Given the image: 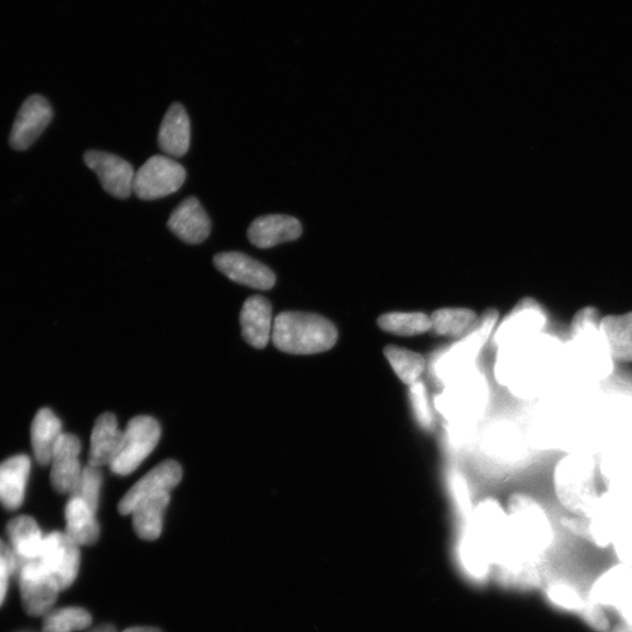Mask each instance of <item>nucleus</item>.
Masks as SVG:
<instances>
[{"label":"nucleus","instance_id":"4468645a","mask_svg":"<svg viewBox=\"0 0 632 632\" xmlns=\"http://www.w3.org/2000/svg\"><path fill=\"white\" fill-rule=\"evenodd\" d=\"M81 442L75 435L62 434L51 464V482L59 493L73 495L78 489L83 467L80 461Z\"/></svg>","mask_w":632,"mask_h":632},{"label":"nucleus","instance_id":"e433bc0d","mask_svg":"<svg viewBox=\"0 0 632 632\" xmlns=\"http://www.w3.org/2000/svg\"><path fill=\"white\" fill-rule=\"evenodd\" d=\"M578 615L593 630L597 632L610 631V621L602 606L586 600L584 607L578 611Z\"/></svg>","mask_w":632,"mask_h":632},{"label":"nucleus","instance_id":"f257e3e1","mask_svg":"<svg viewBox=\"0 0 632 632\" xmlns=\"http://www.w3.org/2000/svg\"><path fill=\"white\" fill-rule=\"evenodd\" d=\"M496 378L519 398H545L565 386V346L540 335L499 348Z\"/></svg>","mask_w":632,"mask_h":632},{"label":"nucleus","instance_id":"ddd939ff","mask_svg":"<svg viewBox=\"0 0 632 632\" xmlns=\"http://www.w3.org/2000/svg\"><path fill=\"white\" fill-rule=\"evenodd\" d=\"M215 269L237 284L269 291L276 284V274L262 262L242 253H222L213 258Z\"/></svg>","mask_w":632,"mask_h":632},{"label":"nucleus","instance_id":"b1692460","mask_svg":"<svg viewBox=\"0 0 632 632\" xmlns=\"http://www.w3.org/2000/svg\"><path fill=\"white\" fill-rule=\"evenodd\" d=\"M96 512L79 496L71 495L65 508L66 531L73 541L81 546H92L100 537Z\"/></svg>","mask_w":632,"mask_h":632},{"label":"nucleus","instance_id":"7ed1b4c3","mask_svg":"<svg viewBox=\"0 0 632 632\" xmlns=\"http://www.w3.org/2000/svg\"><path fill=\"white\" fill-rule=\"evenodd\" d=\"M597 463L594 456L567 454L555 465L553 485L560 504L574 515L592 518L602 494L596 484Z\"/></svg>","mask_w":632,"mask_h":632},{"label":"nucleus","instance_id":"2f4dec72","mask_svg":"<svg viewBox=\"0 0 632 632\" xmlns=\"http://www.w3.org/2000/svg\"><path fill=\"white\" fill-rule=\"evenodd\" d=\"M91 613L82 608L70 607L51 610L44 617L43 632H74L87 629Z\"/></svg>","mask_w":632,"mask_h":632},{"label":"nucleus","instance_id":"cd10ccee","mask_svg":"<svg viewBox=\"0 0 632 632\" xmlns=\"http://www.w3.org/2000/svg\"><path fill=\"white\" fill-rule=\"evenodd\" d=\"M382 330L398 337H414L431 331L430 316L421 312H393L379 316Z\"/></svg>","mask_w":632,"mask_h":632},{"label":"nucleus","instance_id":"5701e85b","mask_svg":"<svg viewBox=\"0 0 632 632\" xmlns=\"http://www.w3.org/2000/svg\"><path fill=\"white\" fill-rule=\"evenodd\" d=\"M7 534L16 563L39 560L45 536L35 519L27 515L14 518L8 524Z\"/></svg>","mask_w":632,"mask_h":632},{"label":"nucleus","instance_id":"1a4fd4ad","mask_svg":"<svg viewBox=\"0 0 632 632\" xmlns=\"http://www.w3.org/2000/svg\"><path fill=\"white\" fill-rule=\"evenodd\" d=\"M54 119V109L42 95L26 98L14 120L10 145L15 152H24L35 143Z\"/></svg>","mask_w":632,"mask_h":632},{"label":"nucleus","instance_id":"6ab92c4d","mask_svg":"<svg viewBox=\"0 0 632 632\" xmlns=\"http://www.w3.org/2000/svg\"><path fill=\"white\" fill-rule=\"evenodd\" d=\"M124 440V432L119 429L118 420L110 412L98 416L95 421L92 437L89 464L95 468L112 465L118 456Z\"/></svg>","mask_w":632,"mask_h":632},{"label":"nucleus","instance_id":"412c9836","mask_svg":"<svg viewBox=\"0 0 632 632\" xmlns=\"http://www.w3.org/2000/svg\"><path fill=\"white\" fill-rule=\"evenodd\" d=\"M31 459L25 455L13 456L0 464V504L10 511L23 505Z\"/></svg>","mask_w":632,"mask_h":632},{"label":"nucleus","instance_id":"c85d7f7f","mask_svg":"<svg viewBox=\"0 0 632 632\" xmlns=\"http://www.w3.org/2000/svg\"><path fill=\"white\" fill-rule=\"evenodd\" d=\"M431 331L441 337H458L477 321V314L467 308H443L430 316Z\"/></svg>","mask_w":632,"mask_h":632},{"label":"nucleus","instance_id":"f03ea898","mask_svg":"<svg viewBox=\"0 0 632 632\" xmlns=\"http://www.w3.org/2000/svg\"><path fill=\"white\" fill-rule=\"evenodd\" d=\"M595 307L580 309L571 323L565 346V386L589 387L608 379L615 368Z\"/></svg>","mask_w":632,"mask_h":632},{"label":"nucleus","instance_id":"9b49d317","mask_svg":"<svg viewBox=\"0 0 632 632\" xmlns=\"http://www.w3.org/2000/svg\"><path fill=\"white\" fill-rule=\"evenodd\" d=\"M182 477L183 471L176 460L162 461L124 495L119 503V512L129 515L149 498L171 493L179 484Z\"/></svg>","mask_w":632,"mask_h":632},{"label":"nucleus","instance_id":"39448f33","mask_svg":"<svg viewBox=\"0 0 632 632\" xmlns=\"http://www.w3.org/2000/svg\"><path fill=\"white\" fill-rule=\"evenodd\" d=\"M161 438V426L151 416H138L124 431L120 452L110 465L113 473L129 476L151 455Z\"/></svg>","mask_w":632,"mask_h":632},{"label":"nucleus","instance_id":"bb28decb","mask_svg":"<svg viewBox=\"0 0 632 632\" xmlns=\"http://www.w3.org/2000/svg\"><path fill=\"white\" fill-rule=\"evenodd\" d=\"M171 503V493H160L140 504L132 515V527L143 540L154 541L160 538L163 528V515Z\"/></svg>","mask_w":632,"mask_h":632},{"label":"nucleus","instance_id":"4c0bfd02","mask_svg":"<svg viewBox=\"0 0 632 632\" xmlns=\"http://www.w3.org/2000/svg\"><path fill=\"white\" fill-rule=\"evenodd\" d=\"M411 401L420 422L424 426H430L431 413L429 410L424 387L422 384H420V382L411 386Z\"/></svg>","mask_w":632,"mask_h":632},{"label":"nucleus","instance_id":"c9c22d12","mask_svg":"<svg viewBox=\"0 0 632 632\" xmlns=\"http://www.w3.org/2000/svg\"><path fill=\"white\" fill-rule=\"evenodd\" d=\"M16 559L2 539H0V607L3 606L9 589L10 580L15 576Z\"/></svg>","mask_w":632,"mask_h":632},{"label":"nucleus","instance_id":"6e6552de","mask_svg":"<svg viewBox=\"0 0 632 632\" xmlns=\"http://www.w3.org/2000/svg\"><path fill=\"white\" fill-rule=\"evenodd\" d=\"M39 561L62 592L70 588L78 576L80 546L65 531H54L44 538Z\"/></svg>","mask_w":632,"mask_h":632},{"label":"nucleus","instance_id":"9d476101","mask_svg":"<svg viewBox=\"0 0 632 632\" xmlns=\"http://www.w3.org/2000/svg\"><path fill=\"white\" fill-rule=\"evenodd\" d=\"M83 161L95 173L106 192L115 198L127 199L134 192L136 172L132 165L118 155L90 151Z\"/></svg>","mask_w":632,"mask_h":632},{"label":"nucleus","instance_id":"2eb2a0df","mask_svg":"<svg viewBox=\"0 0 632 632\" xmlns=\"http://www.w3.org/2000/svg\"><path fill=\"white\" fill-rule=\"evenodd\" d=\"M168 227L182 242L197 245L210 236L211 221L195 197H188L172 213Z\"/></svg>","mask_w":632,"mask_h":632},{"label":"nucleus","instance_id":"c756f323","mask_svg":"<svg viewBox=\"0 0 632 632\" xmlns=\"http://www.w3.org/2000/svg\"><path fill=\"white\" fill-rule=\"evenodd\" d=\"M385 355L394 372L405 385L411 387L418 384L425 370V359L421 354L402 347L387 346Z\"/></svg>","mask_w":632,"mask_h":632},{"label":"nucleus","instance_id":"a211bd4d","mask_svg":"<svg viewBox=\"0 0 632 632\" xmlns=\"http://www.w3.org/2000/svg\"><path fill=\"white\" fill-rule=\"evenodd\" d=\"M244 340L254 348L262 349L272 338V305L268 299L255 295L248 297L241 312Z\"/></svg>","mask_w":632,"mask_h":632},{"label":"nucleus","instance_id":"473e14b6","mask_svg":"<svg viewBox=\"0 0 632 632\" xmlns=\"http://www.w3.org/2000/svg\"><path fill=\"white\" fill-rule=\"evenodd\" d=\"M561 525L577 538L584 539L597 547L606 548L612 543L607 530L594 518L567 515L561 519Z\"/></svg>","mask_w":632,"mask_h":632},{"label":"nucleus","instance_id":"20e7f679","mask_svg":"<svg viewBox=\"0 0 632 632\" xmlns=\"http://www.w3.org/2000/svg\"><path fill=\"white\" fill-rule=\"evenodd\" d=\"M339 331L324 316L303 312L280 313L273 324L272 341L279 351L292 355H313L329 351Z\"/></svg>","mask_w":632,"mask_h":632},{"label":"nucleus","instance_id":"ea45409f","mask_svg":"<svg viewBox=\"0 0 632 632\" xmlns=\"http://www.w3.org/2000/svg\"><path fill=\"white\" fill-rule=\"evenodd\" d=\"M609 632H632V631L627 624L623 623L615 627Z\"/></svg>","mask_w":632,"mask_h":632},{"label":"nucleus","instance_id":"a19ab883","mask_svg":"<svg viewBox=\"0 0 632 632\" xmlns=\"http://www.w3.org/2000/svg\"><path fill=\"white\" fill-rule=\"evenodd\" d=\"M92 632H116V630L112 625L106 624V625L96 628Z\"/></svg>","mask_w":632,"mask_h":632},{"label":"nucleus","instance_id":"58836bf2","mask_svg":"<svg viewBox=\"0 0 632 632\" xmlns=\"http://www.w3.org/2000/svg\"><path fill=\"white\" fill-rule=\"evenodd\" d=\"M124 632H162V631L160 629H156V628L138 627V628L127 629Z\"/></svg>","mask_w":632,"mask_h":632},{"label":"nucleus","instance_id":"0eeeda50","mask_svg":"<svg viewBox=\"0 0 632 632\" xmlns=\"http://www.w3.org/2000/svg\"><path fill=\"white\" fill-rule=\"evenodd\" d=\"M186 178L185 166L172 157L156 155L149 159L136 174L134 192L143 201H153L178 191Z\"/></svg>","mask_w":632,"mask_h":632},{"label":"nucleus","instance_id":"f3484780","mask_svg":"<svg viewBox=\"0 0 632 632\" xmlns=\"http://www.w3.org/2000/svg\"><path fill=\"white\" fill-rule=\"evenodd\" d=\"M499 313L495 309H489L482 314L480 319L472 325L465 337L450 353L442 360V372L454 373L461 371L465 363L476 358L479 349L488 341L491 332L498 321Z\"/></svg>","mask_w":632,"mask_h":632},{"label":"nucleus","instance_id":"4be33fe9","mask_svg":"<svg viewBox=\"0 0 632 632\" xmlns=\"http://www.w3.org/2000/svg\"><path fill=\"white\" fill-rule=\"evenodd\" d=\"M631 593L632 567L622 563L595 582L588 600L604 608L617 609Z\"/></svg>","mask_w":632,"mask_h":632},{"label":"nucleus","instance_id":"423d86ee","mask_svg":"<svg viewBox=\"0 0 632 632\" xmlns=\"http://www.w3.org/2000/svg\"><path fill=\"white\" fill-rule=\"evenodd\" d=\"M23 607L30 617H45L52 610L61 592L39 560L16 563Z\"/></svg>","mask_w":632,"mask_h":632},{"label":"nucleus","instance_id":"f8f14e48","mask_svg":"<svg viewBox=\"0 0 632 632\" xmlns=\"http://www.w3.org/2000/svg\"><path fill=\"white\" fill-rule=\"evenodd\" d=\"M548 316L535 299L526 297L506 316L496 329L499 348L543 332Z\"/></svg>","mask_w":632,"mask_h":632},{"label":"nucleus","instance_id":"7c9ffc66","mask_svg":"<svg viewBox=\"0 0 632 632\" xmlns=\"http://www.w3.org/2000/svg\"><path fill=\"white\" fill-rule=\"evenodd\" d=\"M487 388L484 384L476 378H463L458 382L450 397L444 399L447 402V408L455 410L458 413H471L475 408L484 407L487 399Z\"/></svg>","mask_w":632,"mask_h":632},{"label":"nucleus","instance_id":"f704fd0d","mask_svg":"<svg viewBox=\"0 0 632 632\" xmlns=\"http://www.w3.org/2000/svg\"><path fill=\"white\" fill-rule=\"evenodd\" d=\"M103 481L102 470L89 464L86 467H83L78 489L73 495L82 499L83 502L87 503L96 512Z\"/></svg>","mask_w":632,"mask_h":632},{"label":"nucleus","instance_id":"393cba45","mask_svg":"<svg viewBox=\"0 0 632 632\" xmlns=\"http://www.w3.org/2000/svg\"><path fill=\"white\" fill-rule=\"evenodd\" d=\"M62 434V424L56 413L49 409L39 410L31 428L32 448L39 464L51 463L55 447Z\"/></svg>","mask_w":632,"mask_h":632},{"label":"nucleus","instance_id":"a878e982","mask_svg":"<svg viewBox=\"0 0 632 632\" xmlns=\"http://www.w3.org/2000/svg\"><path fill=\"white\" fill-rule=\"evenodd\" d=\"M600 329L615 363L632 362V312L604 316Z\"/></svg>","mask_w":632,"mask_h":632},{"label":"nucleus","instance_id":"72a5a7b5","mask_svg":"<svg viewBox=\"0 0 632 632\" xmlns=\"http://www.w3.org/2000/svg\"><path fill=\"white\" fill-rule=\"evenodd\" d=\"M546 597L548 602L558 609L576 613L586 602L574 587L563 584V582H553L548 586Z\"/></svg>","mask_w":632,"mask_h":632},{"label":"nucleus","instance_id":"dca6fc26","mask_svg":"<svg viewBox=\"0 0 632 632\" xmlns=\"http://www.w3.org/2000/svg\"><path fill=\"white\" fill-rule=\"evenodd\" d=\"M303 234V226L286 214L262 215L247 230L248 241L259 248H271L279 244L294 242Z\"/></svg>","mask_w":632,"mask_h":632},{"label":"nucleus","instance_id":"aec40b11","mask_svg":"<svg viewBox=\"0 0 632 632\" xmlns=\"http://www.w3.org/2000/svg\"><path fill=\"white\" fill-rule=\"evenodd\" d=\"M190 120L185 107L174 104L166 112L159 131L161 151L171 157L185 156L190 148Z\"/></svg>","mask_w":632,"mask_h":632}]
</instances>
